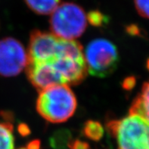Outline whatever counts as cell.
<instances>
[{"instance_id":"3","label":"cell","mask_w":149,"mask_h":149,"mask_svg":"<svg viewBox=\"0 0 149 149\" xmlns=\"http://www.w3.org/2000/svg\"><path fill=\"white\" fill-rule=\"evenodd\" d=\"M52 34L65 40H75L86 29V14L83 8L74 2L60 4L51 14Z\"/></svg>"},{"instance_id":"8","label":"cell","mask_w":149,"mask_h":149,"mask_svg":"<svg viewBox=\"0 0 149 149\" xmlns=\"http://www.w3.org/2000/svg\"><path fill=\"white\" fill-rule=\"evenodd\" d=\"M15 148L13 126L10 123L0 122V149Z\"/></svg>"},{"instance_id":"17","label":"cell","mask_w":149,"mask_h":149,"mask_svg":"<svg viewBox=\"0 0 149 149\" xmlns=\"http://www.w3.org/2000/svg\"><path fill=\"white\" fill-rule=\"evenodd\" d=\"M20 149H27L26 148H20Z\"/></svg>"},{"instance_id":"14","label":"cell","mask_w":149,"mask_h":149,"mask_svg":"<svg viewBox=\"0 0 149 149\" xmlns=\"http://www.w3.org/2000/svg\"><path fill=\"white\" fill-rule=\"evenodd\" d=\"M135 78L132 77L128 78L127 79L123 81V88L127 90H130V89L132 88L135 85Z\"/></svg>"},{"instance_id":"10","label":"cell","mask_w":149,"mask_h":149,"mask_svg":"<svg viewBox=\"0 0 149 149\" xmlns=\"http://www.w3.org/2000/svg\"><path fill=\"white\" fill-rule=\"evenodd\" d=\"M51 144L55 148H62L69 144V135L68 131H59L52 137Z\"/></svg>"},{"instance_id":"12","label":"cell","mask_w":149,"mask_h":149,"mask_svg":"<svg viewBox=\"0 0 149 149\" xmlns=\"http://www.w3.org/2000/svg\"><path fill=\"white\" fill-rule=\"evenodd\" d=\"M135 6L142 17L149 19V0H135Z\"/></svg>"},{"instance_id":"5","label":"cell","mask_w":149,"mask_h":149,"mask_svg":"<svg viewBox=\"0 0 149 149\" xmlns=\"http://www.w3.org/2000/svg\"><path fill=\"white\" fill-rule=\"evenodd\" d=\"M27 63V51L21 42L12 37L0 40V76H17L26 68Z\"/></svg>"},{"instance_id":"4","label":"cell","mask_w":149,"mask_h":149,"mask_svg":"<svg viewBox=\"0 0 149 149\" xmlns=\"http://www.w3.org/2000/svg\"><path fill=\"white\" fill-rule=\"evenodd\" d=\"M83 56L87 72L97 78L111 76L119 62V53L115 44L104 38L89 42L83 51Z\"/></svg>"},{"instance_id":"6","label":"cell","mask_w":149,"mask_h":149,"mask_svg":"<svg viewBox=\"0 0 149 149\" xmlns=\"http://www.w3.org/2000/svg\"><path fill=\"white\" fill-rule=\"evenodd\" d=\"M130 113L139 116L149 124V81L144 84L139 95L133 100Z\"/></svg>"},{"instance_id":"11","label":"cell","mask_w":149,"mask_h":149,"mask_svg":"<svg viewBox=\"0 0 149 149\" xmlns=\"http://www.w3.org/2000/svg\"><path fill=\"white\" fill-rule=\"evenodd\" d=\"M87 22H89L90 25L94 27H101L104 25L106 19L104 14L102 13L98 10L90 11L86 15Z\"/></svg>"},{"instance_id":"9","label":"cell","mask_w":149,"mask_h":149,"mask_svg":"<svg viewBox=\"0 0 149 149\" xmlns=\"http://www.w3.org/2000/svg\"><path fill=\"white\" fill-rule=\"evenodd\" d=\"M83 133L87 138L93 141H98L104 135V127L99 122L89 120L85 123Z\"/></svg>"},{"instance_id":"7","label":"cell","mask_w":149,"mask_h":149,"mask_svg":"<svg viewBox=\"0 0 149 149\" xmlns=\"http://www.w3.org/2000/svg\"><path fill=\"white\" fill-rule=\"evenodd\" d=\"M26 6L38 15H51L60 5L61 0H24Z\"/></svg>"},{"instance_id":"2","label":"cell","mask_w":149,"mask_h":149,"mask_svg":"<svg viewBox=\"0 0 149 149\" xmlns=\"http://www.w3.org/2000/svg\"><path fill=\"white\" fill-rule=\"evenodd\" d=\"M117 149H149V124L141 117L129 113L107 124Z\"/></svg>"},{"instance_id":"13","label":"cell","mask_w":149,"mask_h":149,"mask_svg":"<svg viewBox=\"0 0 149 149\" xmlns=\"http://www.w3.org/2000/svg\"><path fill=\"white\" fill-rule=\"evenodd\" d=\"M68 147L70 149H89V144L80 140H75L74 142H69Z\"/></svg>"},{"instance_id":"1","label":"cell","mask_w":149,"mask_h":149,"mask_svg":"<svg viewBox=\"0 0 149 149\" xmlns=\"http://www.w3.org/2000/svg\"><path fill=\"white\" fill-rule=\"evenodd\" d=\"M77 101L69 85H57L40 91L36 100L37 112L52 123H64L74 115Z\"/></svg>"},{"instance_id":"15","label":"cell","mask_w":149,"mask_h":149,"mask_svg":"<svg viewBox=\"0 0 149 149\" xmlns=\"http://www.w3.org/2000/svg\"><path fill=\"white\" fill-rule=\"evenodd\" d=\"M18 131L23 136H27V135L30 134V129H29L28 126L25 124L20 125V126L18 127Z\"/></svg>"},{"instance_id":"16","label":"cell","mask_w":149,"mask_h":149,"mask_svg":"<svg viewBox=\"0 0 149 149\" xmlns=\"http://www.w3.org/2000/svg\"><path fill=\"white\" fill-rule=\"evenodd\" d=\"M27 149H40V142L39 140H34L33 142L28 144L26 147Z\"/></svg>"}]
</instances>
